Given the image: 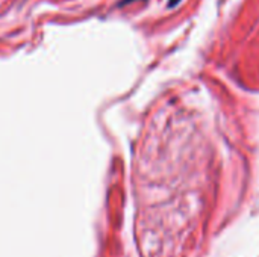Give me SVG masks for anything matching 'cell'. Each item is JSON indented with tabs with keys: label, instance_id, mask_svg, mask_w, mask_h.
<instances>
[{
	"label": "cell",
	"instance_id": "obj_1",
	"mask_svg": "<svg viewBox=\"0 0 259 257\" xmlns=\"http://www.w3.org/2000/svg\"><path fill=\"white\" fill-rule=\"evenodd\" d=\"M179 2H181V0H168V6H170V8H173V6H176Z\"/></svg>",
	"mask_w": 259,
	"mask_h": 257
},
{
	"label": "cell",
	"instance_id": "obj_2",
	"mask_svg": "<svg viewBox=\"0 0 259 257\" xmlns=\"http://www.w3.org/2000/svg\"><path fill=\"white\" fill-rule=\"evenodd\" d=\"M131 2H135V0H123V2H121V5H124V3H131Z\"/></svg>",
	"mask_w": 259,
	"mask_h": 257
}]
</instances>
